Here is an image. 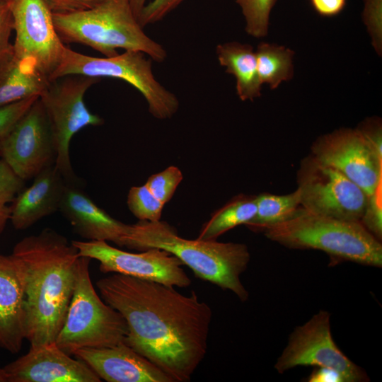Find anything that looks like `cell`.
Instances as JSON below:
<instances>
[{
  "mask_svg": "<svg viewBox=\"0 0 382 382\" xmlns=\"http://www.w3.org/2000/svg\"><path fill=\"white\" fill-rule=\"evenodd\" d=\"M96 286L104 301L125 318V343L158 366L173 382H188L204 359L212 316L192 291L114 273Z\"/></svg>",
  "mask_w": 382,
  "mask_h": 382,
  "instance_id": "1",
  "label": "cell"
},
{
  "mask_svg": "<svg viewBox=\"0 0 382 382\" xmlns=\"http://www.w3.org/2000/svg\"><path fill=\"white\" fill-rule=\"evenodd\" d=\"M256 196L240 195L215 212L204 223L197 238L214 241L228 230L250 221L256 213Z\"/></svg>",
  "mask_w": 382,
  "mask_h": 382,
  "instance_id": "22",
  "label": "cell"
},
{
  "mask_svg": "<svg viewBox=\"0 0 382 382\" xmlns=\"http://www.w3.org/2000/svg\"><path fill=\"white\" fill-rule=\"evenodd\" d=\"M308 382H345L342 376L337 371L326 368L316 366L307 377Z\"/></svg>",
  "mask_w": 382,
  "mask_h": 382,
  "instance_id": "37",
  "label": "cell"
},
{
  "mask_svg": "<svg viewBox=\"0 0 382 382\" xmlns=\"http://www.w3.org/2000/svg\"><path fill=\"white\" fill-rule=\"evenodd\" d=\"M277 0H236L245 21V31L254 37L267 34L270 15Z\"/></svg>",
  "mask_w": 382,
  "mask_h": 382,
  "instance_id": "25",
  "label": "cell"
},
{
  "mask_svg": "<svg viewBox=\"0 0 382 382\" xmlns=\"http://www.w3.org/2000/svg\"><path fill=\"white\" fill-rule=\"evenodd\" d=\"M257 69L261 83L271 89L293 76L294 52L282 46L262 42L255 51Z\"/></svg>",
  "mask_w": 382,
  "mask_h": 382,
  "instance_id": "24",
  "label": "cell"
},
{
  "mask_svg": "<svg viewBox=\"0 0 382 382\" xmlns=\"http://www.w3.org/2000/svg\"><path fill=\"white\" fill-rule=\"evenodd\" d=\"M9 5L16 33L13 56L50 79L66 47L55 29L53 12L44 0H9Z\"/></svg>",
  "mask_w": 382,
  "mask_h": 382,
  "instance_id": "11",
  "label": "cell"
},
{
  "mask_svg": "<svg viewBox=\"0 0 382 382\" xmlns=\"http://www.w3.org/2000/svg\"><path fill=\"white\" fill-rule=\"evenodd\" d=\"M67 184L54 165L41 171L12 202L10 221L13 226L17 230L28 228L59 211Z\"/></svg>",
  "mask_w": 382,
  "mask_h": 382,
  "instance_id": "19",
  "label": "cell"
},
{
  "mask_svg": "<svg viewBox=\"0 0 382 382\" xmlns=\"http://www.w3.org/2000/svg\"><path fill=\"white\" fill-rule=\"evenodd\" d=\"M300 206L298 189L284 195L261 193L256 196V213L245 226L254 232H263L265 228L291 218Z\"/></svg>",
  "mask_w": 382,
  "mask_h": 382,
  "instance_id": "23",
  "label": "cell"
},
{
  "mask_svg": "<svg viewBox=\"0 0 382 382\" xmlns=\"http://www.w3.org/2000/svg\"><path fill=\"white\" fill-rule=\"evenodd\" d=\"M21 270L11 255H0V348L18 353L25 339Z\"/></svg>",
  "mask_w": 382,
  "mask_h": 382,
  "instance_id": "18",
  "label": "cell"
},
{
  "mask_svg": "<svg viewBox=\"0 0 382 382\" xmlns=\"http://www.w3.org/2000/svg\"><path fill=\"white\" fill-rule=\"evenodd\" d=\"M184 0H151L143 8L138 21L144 28L149 24L156 23L173 11Z\"/></svg>",
  "mask_w": 382,
  "mask_h": 382,
  "instance_id": "32",
  "label": "cell"
},
{
  "mask_svg": "<svg viewBox=\"0 0 382 382\" xmlns=\"http://www.w3.org/2000/svg\"><path fill=\"white\" fill-rule=\"evenodd\" d=\"M151 0H129L132 10L138 18L144 6ZM138 20V19H137Z\"/></svg>",
  "mask_w": 382,
  "mask_h": 382,
  "instance_id": "38",
  "label": "cell"
},
{
  "mask_svg": "<svg viewBox=\"0 0 382 382\" xmlns=\"http://www.w3.org/2000/svg\"><path fill=\"white\" fill-rule=\"evenodd\" d=\"M91 258L80 256L73 295L56 345L69 354L83 348L112 347L125 342V318L98 295L91 280Z\"/></svg>",
  "mask_w": 382,
  "mask_h": 382,
  "instance_id": "6",
  "label": "cell"
},
{
  "mask_svg": "<svg viewBox=\"0 0 382 382\" xmlns=\"http://www.w3.org/2000/svg\"><path fill=\"white\" fill-rule=\"evenodd\" d=\"M100 78L69 75L50 82L39 97L46 112L57 150L54 166L68 184L78 183L71 166L69 146L72 137L88 126H98L104 120L93 114L84 103L87 90Z\"/></svg>",
  "mask_w": 382,
  "mask_h": 382,
  "instance_id": "8",
  "label": "cell"
},
{
  "mask_svg": "<svg viewBox=\"0 0 382 382\" xmlns=\"http://www.w3.org/2000/svg\"><path fill=\"white\" fill-rule=\"evenodd\" d=\"M216 53L226 72L236 78V93L243 100H253L261 95L255 52L252 46L229 42L216 46Z\"/></svg>",
  "mask_w": 382,
  "mask_h": 382,
  "instance_id": "21",
  "label": "cell"
},
{
  "mask_svg": "<svg viewBox=\"0 0 382 382\" xmlns=\"http://www.w3.org/2000/svg\"><path fill=\"white\" fill-rule=\"evenodd\" d=\"M59 211L74 231L88 241L113 242L121 247L129 225L109 215L76 185L67 184Z\"/></svg>",
  "mask_w": 382,
  "mask_h": 382,
  "instance_id": "17",
  "label": "cell"
},
{
  "mask_svg": "<svg viewBox=\"0 0 382 382\" xmlns=\"http://www.w3.org/2000/svg\"><path fill=\"white\" fill-rule=\"evenodd\" d=\"M38 98L30 97L0 108V140L12 129Z\"/></svg>",
  "mask_w": 382,
  "mask_h": 382,
  "instance_id": "30",
  "label": "cell"
},
{
  "mask_svg": "<svg viewBox=\"0 0 382 382\" xmlns=\"http://www.w3.org/2000/svg\"><path fill=\"white\" fill-rule=\"evenodd\" d=\"M53 13H69L90 8L101 0H44Z\"/></svg>",
  "mask_w": 382,
  "mask_h": 382,
  "instance_id": "35",
  "label": "cell"
},
{
  "mask_svg": "<svg viewBox=\"0 0 382 382\" xmlns=\"http://www.w3.org/2000/svg\"><path fill=\"white\" fill-rule=\"evenodd\" d=\"M55 29L65 43L84 45L112 57L118 49L140 51L162 62L167 52L143 30L129 0H101L94 6L69 13H53Z\"/></svg>",
  "mask_w": 382,
  "mask_h": 382,
  "instance_id": "4",
  "label": "cell"
},
{
  "mask_svg": "<svg viewBox=\"0 0 382 382\" xmlns=\"http://www.w3.org/2000/svg\"><path fill=\"white\" fill-rule=\"evenodd\" d=\"M50 82L31 63L12 53L0 65V108L30 97H40Z\"/></svg>",
  "mask_w": 382,
  "mask_h": 382,
  "instance_id": "20",
  "label": "cell"
},
{
  "mask_svg": "<svg viewBox=\"0 0 382 382\" xmlns=\"http://www.w3.org/2000/svg\"><path fill=\"white\" fill-rule=\"evenodd\" d=\"M11 255L23 278L25 339L30 347L54 342L74 290L79 250L46 228L18 241Z\"/></svg>",
  "mask_w": 382,
  "mask_h": 382,
  "instance_id": "2",
  "label": "cell"
},
{
  "mask_svg": "<svg viewBox=\"0 0 382 382\" xmlns=\"http://www.w3.org/2000/svg\"><path fill=\"white\" fill-rule=\"evenodd\" d=\"M374 154L382 160V127L379 118L366 119L357 128Z\"/></svg>",
  "mask_w": 382,
  "mask_h": 382,
  "instance_id": "34",
  "label": "cell"
},
{
  "mask_svg": "<svg viewBox=\"0 0 382 382\" xmlns=\"http://www.w3.org/2000/svg\"><path fill=\"white\" fill-rule=\"evenodd\" d=\"M121 247L139 251L166 250L189 267L196 277L232 291L242 301L248 299L249 293L240 278L250 259L245 244L183 238L173 226L159 220L129 225Z\"/></svg>",
  "mask_w": 382,
  "mask_h": 382,
  "instance_id": "3",
  "label": "cell"
},
{
  "mask_svg": "<svg viewBox=\"0 0 382 382\" xmlns=\"http://www.w3.org/2000/svg\"><path fill=\"white\" fill-rule=\"evenodd\" d=\"M127 204L130 212L139 221L161 220L164 204L151 193L145 184L130 188Z\"/></svg>",
  "mask_w": 382,
  "mask_h": 382,
  "instance_id": "26",
  "label": "cell"
},
{
  "mask_svg": "<svg viewBox=\"0 0 382 382\" xmlns=\"http://www.w3.org/2000/svg\"><path fill=\"white\" fill-rule=\"evenodd\" d=\"M0 158L24 181L55 164L57 150L39 98L0 140Z\"/></svg>",
  "mask_w": 382,
  "mask_h": 382,
  "instance_id": "13",
  "label": "cell"
},
{
  "mask_svg": "<svg viewBox=\"0 0 382 382\" xmlns=\"http://www.w3.org/2000/svg\"><path fill=\"white\" fill-rule=\"evenodd\" d=\"M311 149L316 159L340 171L368 197L382 185V160L357 129L342 128L322 135Z\"/></svg>",
  "mask_w": 382,
  "mask_h": 382,
  "instance_id": "14",
  "label": "cell"
},
{
  "mask_svg": "<svg viewBox=\"0 0 382 382\" xmlns=\"http://www.w3.org/2000/svg\"><path fill=\"white\" fill-rule=\"evenodd\" d=\"M80 256L99 262L103 273H118L165 285L187 287L191 279L183 262L166 250L150 248L140 253L127 252L103 241H72Z\"/></svg>",
  "mask_w": 382,
  "mask_h": 382,
  "instance_id": "12",
  "label": "cell"
},
{
  "mask_svg": "<svg viewBox=\"0 0 382 382\" xmlns=\"http://www.w3.org/2000/svg\"><path fill=\"white\" fill-rule=\"evenodd\" d=\"M13 22L9 1L0 0V65L13 53L10 42Z\"/></svg>",
  "mask_w": 382,
  "mask_h": 382,
  "instance_id": "33",
  "label": "cell"
},
{
  "mask_svg": "<svg viewBox=\"0 0 382 382\" xmlns=\"http://www.w3.org/2000/svg\"><path fill=\"white\" fill-rule=\"evenodd\" d=\"M24 185L25 181L0 158V235L10 220L11 204Z\"/></svg>",
  "mask_w": 382,
  "mask_h": 382,
  "instance_id": "27",
  "label": "cell"
},
{
  "mask_svg": "<svg viewBox=\"0 0 382 382\" xmlns=\"http://www.w3.org/2000/svg\"><path fill=\"white\" fill-rule=\"evenodd\" d=\"M299 366L334 369L345 382L369 381L366 372L351 361L335 342L331 334L330 314L326 311H320L294 330L274 369L282 374Z\"/></svg>",
  "mask_w": 382,
  "mask_h": 382,
  "instance_id": "10",
  "label": "cell"
},
{
  "mask_svg": "<svg viewBox=\"0 0 382 382\" xmlns=\"http://www.w3.org/2000/svg\"><path fill=\"white\" fill-rule=\"evenodd\" d=\"M76 358L108 382H173L170 376L125 342L112 347L83 348Z\"/></svg>",
  "mask_w": 382,
  "mask_h": 382,
  "instance_id": "16",
  "label": "cell"
},
{
  "mask_svg": "<svg viewBox=\"0 0 382 382\" xmlns=\"http://www.w3.org/2000/svg\"><path fill=\"white\" fill-rule=\"evenodd\" d=\"M363 20L378 52L381 50L382 0H364Z\"/></svg>",
  "mask_w": 382,
  "mask_h": 382,
  "instance_id": "31",
  "label": "cell"
},
{
  "mask_svg": "<svg viewBox=\"0 0 382 382\" xmlns=\"http://www.w3.org/2000/svg\"><path fill=\"white\" fill-rule=\"evenodd\" d=\"M296 180L301 206L307 211L361 222L368 195L340 171L309 154L301 159Z\"/></svg>",
  "mask_w": 382,
  "mask_h": 382,
  "instance_id": "9",
  "label": "cell"
},
{
  "mask_svg": "<svg viewBox=\"0 0 382 382\" xmlns=\"http://www.w3.org/2000/svg\"><path fill=\"white\" fill-rule=\"evenodd\" d=\"M4 1H9V0H4Z\"/></svg>",
  "mask_w": 382,
  "mask_h": 382,
  "instance_id": "40",
  "label": "cell"
},
{
  "mask_svg": "<svg viewBox=\"0 0 382 382\" xmlns=\"http://www.w3.org/2000/svg\"><path fill=\"white\" fill-rule=\"evenodd\" d=\"M313 9L320 16L332 17L345 7L347 0H310Z\"/></svg>",
  "mask_w": 382,
  "mask_h": 382,
  "instance_id": "36",
  "label": "cell"
},
{
  "mask_svg": "<svg viewBox=\"0 0 382 382\" xmlns=\"http://www.w3.org/2000/svg\"><path fill=\"white\" fill-rule=\"evenodd\" d=\"M382 185L368 197L361 223L375 238H382Z\"/></svg>",
  "mask_w": 382,
  "mask_h": 382,
  "instance_id": "29",
  "label": "cell"
},
{
  "mask_svg": "<svg viewBox=\"0 0 382 382\" xmlns=\"http://www.w3.org/2000/svg\"><path fill=\"white\" fill-rule=\"evenodd\" d=\"M7 382H100L83 361L74 359L54 342L30 347L23 356L6 365Z\"/></svg>",
  "mask_w": 382,
  "mask_h": 382,
  "instance_id": "15",
  "label": "cell"
},
{
  "mask_svg": "<svg viewBox=\"0 0 382 382\" xmlns=\"http://www.w3.org/2000/svg\"><path fill=\"white\" fill-rule=\"evenodd\" d=\"M265 236L291 249L325 252L333 265L342 261L381 267L382 244L359 221L311 213L300 206L289 219L265 228Z\"/></svg>",
  "mask_w": 382,
  "mask_h": 382,
  "instance_id": "5",
  "label": "cell"
},
{
  "mask_svg": "<svg viewBox=\"0 0 382 382\" xmlns=\"http://www.w3.org/2000/svg\"><path fill=\"white\" fill-rule=\"evenodd\" d=\"M183 178L181 170L178 167L172 166L151 175L145 185L151 193L165 204L173 196Z\"/></svg>",
  "mask_w": 382,
  "mask_h": 382,
  "instance_id": "28",
  "label": "cell"
},
{
  "mask_svg": "<svg viewBox=\"0 0 382 382\" xmlns=\"http://www.w3.org/2000/svg\"><path fill=\"white\" fill-rule=\"evenodd\" d=\"M140 51L125 50L112 57H96L66 47L62 59L50 81L69 75L110 77L131 84L144 96L149 112L156 118L171 117L178 110L176 96L163 86L152 71V59Z\"/></svg>",
  "mask_w": 382,
  "mask_h": 382,
  "instance_id": "7",
  "label": "cell"
},
{
  "mask_svg": "<svg viewBox=\"0 0 382 382\" xmlns=\"http://www.w3.org/2000/svg\"><path fill=\"white\" fill-rule=\"evenodd\" d=\"M0 382H7L4 369L1 367H0Z\"/></svg>",
  "mask_w": 382,
  "mask_h": 382,
  "instance_id": "39",
  "label": "cell"
}]
</instances>
